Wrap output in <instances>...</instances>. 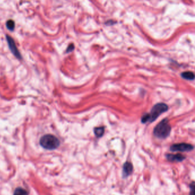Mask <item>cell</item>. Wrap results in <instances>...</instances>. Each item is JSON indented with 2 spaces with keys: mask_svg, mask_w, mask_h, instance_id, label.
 Returning <instances> with one entry per match:
<instances>
[{
  "mask_svg": "<svg viewBox=\"0 0 195 195\" xmlns=\"http://www.w3.org/2000/svg\"><path fill=\"white\" fill-rule=\"evenodd\" d=\"M171 132V126L170 125L168 120H163L159 123L153 130L154 136L160 139L167 138Z\"/></svg>",
  "mask_w": 195,
  "mask_h": 195,
  "instance_id": "cell-1",
  "label": "cell"
},
{
  "mask_svg": "<svg viewBox=\"0 0 195 195\" xmlns=\"http://www.w3.org/2000/svg\"><path fill=\"white\" fill-rule=\"evenodd\" d=\"M40 143L43 148L47 150L56 149L60 145L59 140L52 135L43 136L40 139Z\"/></svg>",
  "mask_w": 195,
  "mask_h": 195,
  "instance_id": "cell-2",
  "label": "cell"
},
{
  "mask_svg": "<svg viewBox=\"0 0 195 195\" xmlns=\"http://www.w3.org/2000/svg\"><path fill=\"white\" fill-rule=\"evenodd\" d=\"M168 109L167 104L164 103H158L154 105L151 109V113L149 114V121L152 123L157 119L162 113L165 112Z\"/></svg>",
  "mask_w": 195,
  "mask_h": 195,
  "instance_id": "cell-3",
  "label": "cell"
},
{
  "mask_svg": "<svg viewBox=\"0 0 195 195\" xmlns=\"http://www.w3.org/2000/svg\"><path fill=\"white\" fill-rule=\"evenodd\" d=\"M193 149L194 147L192 145L187 143L175 144L170 147V150L172 152H189L193 150Z\"/></svg>",
  "mask_w": 195,
  "mask_h": 195,
  "instance_id": "cell-4",
  "label": "cell"
},
{
  "mask_svg": "<svg viewBox=\"0 0 195 195\" xmlns=\"http://www.w3.org/2000/svg\"><path fill=\"white\" fill-rule=\"evenodd\" d=\"M7 40H8V42L9 46V48L12 51L13 53L14 54L17 58H21L20 53H19V51L17 50V48L16 47V44L14 40H13L12 37H10L9 36H7Z\"/></svg>",
  "mask_w": 195,
  "mask_h": 195,
  "instance_id": "cell-5",
  "label": "cell"
},
{
  "mask_svg": "<svg viewBox=\"0 0 195 195\" xmlns=\"http://www.w3.org/2000/svg\"><path fill=\"white\" fill-rule=\"evenodd\" d=\"M167 160L170 162H181L186 159V157L181 154H168L166 155Z\"/></svg>",
  "mask_w": 195,
  "mask_h": 195,
  "instance_id": "cell-6",
  "label": "cell"
},
{
  "mask_svg": "<svg viewBox=\"0 0 195 195\" xmlns=\"http://www.w3.org/2000/svg\"><path fill=\"white\" fill-rule=\"evenodd\" d=\"M133 165L130 162H125L123 165V176L124 178H126L132 173Z\"/></svg>",
  "mask_w": 195,
  "mask_h": 195,
  "instance_id": "cell-7",
  "label": "cell"
},
{
  "mask_svg": "<svg viewBox=\"0 0 195 195\" xmlns=\"http://www.w3.org/2000/svg\"><path fill=\"white\" fill-rule=\"evenodd\" d=\"M181 76L183 79H186L188 80H193L195 78V75L193 73L190 72V71L182 73Z\"/></svg>",
  "mask_w": 195,
  "mask_h": 195,
  "instance_id": "cell-8",
  "label": "cell"
},
{
  "mask_svg": "<svg viewBox=\"0 0 195 195\" xmlns=\"http://www.w3.org/2000/svg\"><path fill=\"white\" fill-rule=\"evenodd\" d=\"M94 133L95 135L98 137H102L104 133V127H98L94 129Z\"/></svg>",
  "mask_w": 195,
  "mask_h": 195,
  "instance_id": "cell-9",
  "label": "cell"
},
{
  "mask_svg": "<svg viewBox=\"0 0 195 195\" xmlns=\"http://www.w3.org/2000/svg\"><path fill=\"white\" fill-rule=\"evenodd\" d=\"M13 195H28V193L24 189L19 187L15 189Z\"/></svg>",
  "mask_w": 195,
  "mask_h": 195,
  "instance_id": "cell-10",
  "label": "cell"
},
{
  "mask_svg": "<svg viewBox=\"0 0 195 195\" xmlns=\"http://www.w3.org/2000/svg\"><path fill=\"white\" fill-rule=\"evenodd\" d=\"M6 26L10 31H13L15 27L14 22L12 20H10L6 22Z\"/></svg>",
  "mask_w": 195,
  "mask_h": 195,
  "instance_id": "cell-11",
  "label": "cell"
},
{
  "mask_svg": "<svg viewBox=\"0 0 195 195\" xmlns=\"http://www.w3.org/2000/svg\"><path fill=\"white\" fill-rule=\"evenodd\" d=\"M190 188L191 191L189 195H195V182H192L190 184Z\"/></svg>",
  "mask_w": 195,
  "mask_h": 195,
  "instance_id": "cell-12",
  "label": "cell"
},
{
  "mask_svg": "<svg viewBox=\"0 0 195 195\" xmlns=\"http://www.w3.org/2000/svg\"><path fill=\"white\" fill-rule=\"evenodd\" d=\"M74 49V46H73V45H70L68 48V49H67V52H70V51H72Z\"/></svg>",
  "mask_w": 195,
  "mask_h": 195,
  "instance_id": "cell-13",
  "label": "cell"
}]
</instances>
